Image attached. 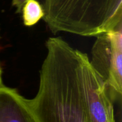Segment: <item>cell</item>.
I'll return each instance as SVG.
<instances>
[{
  "label": "cell",
  "instance_id": "obj_1",
  "mask_svg": "<svg viewBox=\"0 0 122 122\" xmlns=\"http://www.w3.org/2000/svg\"><path fill=\"white\" fill-rule=\"evenodd\" d=\"M36 96L28 99L39 122H88L80 70L83 52L61 37L46 41Z\"/></svg>",
  "mask_w": 122,
  "mask_h": 122
},
{
  "label": "cell",
  "instance_id": "obj_2",
  "mask_svg": "<svg viewBox=\"0 0 122 122\" xmlns=\"http://www.w3.org/2000/svg\"><path fill=\"white\" fill-rule=\"evenodd\" d=\"M42 6L53 34L97 36L122 21V0H43Z\"/></svg>",
  "mask_w": 122,
  "mask_h": 122
},
{
  "label": "cell",
  "instance_id": "obj_3",
  "mask_svg": "<svg viewBox=\"0 0 122 122\" xmlns=\"http://www.w3.org/2000/svg\"><path fill=\"white\" fill-rule=\"evenodd\" d=\"M96 37L90 64L114 102L122 94V21Z\"/></svg>",
  "mask_w": 122,
  "mask_h": 122
},
{
  "label": "cell",
  "instance_id": "obj_4",
  "mask_svg": "<svg viewBox=\"0 0 122 122\" xmlns=\"http://www.w3.org/2000/svg\"><path fill=\"white\" fill-rule=\"evenodd\" d=\"M80 77L87 122H115L114 102L103 80L84 53L81 57Z\"/></svg>",
  "mask_w": 122,
  "mask_h": 122
},
{
  "label": "cell",
  "instance_id": "obj_5",
  "mask_svg": "<svg viewBox=\"0 0 122 122\" xmlns=\"http://www.w3.org/2000/svg\"><path fill=\"white\" fill-rule=\"evenodd\" d=\"M0 122H39L29 100L15 89L0 87Z\"/></svg>",
  "mask_w": 122,
  "mask_h": 122
},
{
  "label": "cell",
  "instance_id": "obj_6",
  "mask_svg": "<svg viewBox=\"0 0 122 122\" xmlns=\"http://www.w3.org/2000/svg\"><path fill=\"white\" fill-rule=\"evenodd\" d=\"M21 12L23 23L26 26L35 25L44 16L43 6L37 0H28L24 4Z\"/></svg>",
  "mask_w": 122,
  "mask_h": 122
},
{
  "label": "cell",
  "instance_id": "obj_7",
  "mask_svg": "<svg viewBox=\"0 0 122 122\" xmlns=\"http://www.w3.org/2000/svg\"><path fill=\"white\" fill-rule=\"evenodd\" d=\"M28 0H12L11 4L12 6H15L16 9V12L19 13L21 11V9L24 6V4Z\"/></svg>",
  "mask_w": 122,
  "mask_h": 122
},
{
  "label": "cell",
  "instance_id": "obj_8",
  "mask_svg": "<svg viewBox=\"0 0 122 122\" xmlns=\"http://www.w3.org/2000/svg\"><path fill=\"white\" fill-rule=\"evenodd\" d=\"M3 81H2V69H1V66L0 65V87H1L3 86Z\"/></svg>",
  "mask_w": 122,
  "mask_h": 122
},
{
  "label": "cell",
  "instance_id": "obj_9",
  "mask_svg": "<svg viewBox=\"0 0 122 122\" xmlns=\"http://www.w3.org/2000/svg\"><path fill=\"white\" fill-rule=\"evenodd\" d=\"M0 39H1V36H0Z\"/></svg>",
  "mask_w": 122,
  "mask_h": 122
}]
</instances>
